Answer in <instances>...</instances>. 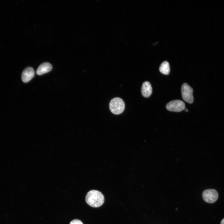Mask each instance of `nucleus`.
<instances>
[{"label": "nucleus", "instance_id": "obj_1", "mask_svg": "<svg viewBox=\"0 0 224 224\" xmlns=\"http://www.w3.org/2000/svg\"><path fill=\"white\" fill-rule=\"evenodd\" d=\"M85 200L86 203L91 207L97 208L101 206L104 202V197L100 191L92 190L87 194Z\"/></svg>", "mask_w": 224, "mask_h": 224}, {"label": "nucleus", "instance_id": "obj_2", "mask_svg": "<svg viewBox=\"0 0 224 224\" xmlns=\"http://www.w3.org/2000/svg\"><path fill=\"white\" fill-rule=\"evenodd\" d=\"M109 108L111 112L115 114L122 113L125 108V104L123 100L119 97L112 99L109 103Z\"/></svg>", "mask_w": 224, "mask_h": 224}, {"label": "nucleus", "instance_id": "obj_3", "mask_svg": "<svg viewBox=\"0 0 224 224\" xmlns=\"http://www.w3.org/2000/svg\"><path fill=\"white\" fill-rule=\"evenodd\" d=\"M181 91L183 99L189 103H192L194 100L193 95V89L187 83H184L181 86Z\"/></svg>", "mask_w": 224, "mask_h": 224}, {"label": "nucleus", "instance_id": "obj_4", "mask_svg": "<svg viewBox=\"0 0 224 224\" xmlns=\"http://www.w3.org/2000/svg\"><path fill=\"white\" fill-rule=\"evenodd\" d=\"M166 108L169 111L179 112L184 109L185 105L184 102L181 100H174L167 103Z\"/></svg>", "mask_w": 224, "mask_h": 224}, {"label": "nucleus", "instance_id": "obj_5", "mask_svg": "<svg viewBox=\"0 0 224 224\" xmlns=\"http://www.w3.org/2000/svg\"><path fill=\"white\" fill-rule=\"evenodd\" d=\"M218 195L217 191L213 189L204 190L202 194L203 200L209 203H212L217 201Z\"/></svg>", "mask_w": 224, "mask_h": 224}, {"label": "nucleus", "instance_id": "obj_6", "mask_svg": "<svg viewBox=\"0 0 224 224\" xmlns=\"http://www.w3.org/2000/svg\"><path fill=\"white\" fill-rule=\"evenodd\" d=\"M35 72L31 67H28L23 71L21 75V79L25 83L30 81L34 76Z\"/></svg>", "mask_w": 224, "mask_h": 224}, {"label": "nucleus", "instance_id": "obj_7", "mask_svg": "<svg viewBox=\"0 0 224 224\" xmlns=\"http://www.w3.org/2000/svg\"><path fill=\"white\" fill-rule=\"evenodd\" d=\"M141 93L145 97H149L151 95L152 88L150 83L147 81L144 82L141 87Z\"/></svg>", "mask_w": 224, "mask_h": 224}, {"label": "nucleus", "instance_id": "obj_8", "mask_svg": "<svg viewBox=\"0 0 224 224\" xmlns=\"http://www.w3.org/2000/svg\"><path fill=\"white\" fill-rule=\"evenodd\" d=\"M52 66L48 62L41 64L38 68L36 73L38 75H41L50 71L52 69Z\"/></svg>", "mask_w": 224, "mask_h": 224}, {"label": "nucleus", "instance_id": "obj_9", "mask_svg": "<svg viewBox=\"0 0 224 224\" xmlns=\"http://www.w3.org/2000/svg\"><path fill=\"white\" fill-rule=\"evenodd\" d=\"M160 72L164 75H168L170 72V65L169 63L165 61L162 62L159 67Z\"/></svg>", "mask_w": 224, "mask_h": 224}, {"label": "nucleus", "instance_id": "obj_10", "mask_svg": "<svg viewBox=\"0 0 224 224\" xmlns=\"http://www.w3.org/2000/svg\"><path fill=\"white\" fill-rule=\"evenodd\" d=\"M70 224H83V223L79 220L75 219L71 221Z\"/></svg>", "mask_w": 224, "mask_h": 224}, {"label": "nucleus", "instance_id": "obj_11", "mask_svg": "<svg viewBox=\"0 0 224 224\" xmlns=\"http://www.w3.org/2000/svg\"><path fill=\"white\" fill-rule=\"evenodd\" d=\"M221 224H224V218L222 220Z\"/></svg>", "mask_w": 224, "mask_h": 224}, {"label": "nucleus", "instance_id": "obj_12", "mask_svg": "<svg viewBox=\"0 0 224 224\" xmlns=\"http://www.w3.org/2000/svg\"><path fill=\"white\" fill-rule=\"evenodd\" d=\"M185 111H186L187 112H188V109L186 108H185L184 109Z\"/></svg>", "mask_w": 224, "mask_h": 224}]
</instances>
